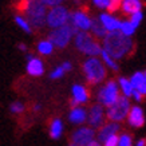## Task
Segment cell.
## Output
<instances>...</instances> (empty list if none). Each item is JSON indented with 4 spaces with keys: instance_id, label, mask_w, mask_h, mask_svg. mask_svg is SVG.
I'll use <instances>...</instances> for the list:
<instances>
[{
    "instance_id": "18",
    "label": "cell",
    "mask_w": 146,
    "mask_h": 146,
    "mask_svg": "<svg viewBox=\"0 0 146 146\" xmlns=\"http://www.w3.org/2000/svg\"><path fill=\"white\" fill-rule=\"evenodd\" d=\"M68 121L74 125H83L84 122H87V110L80 106L71 109L68 114Z\"/></svg>"
},
{
    "instance_id": "9",
    "label": "cell",
    "mask_w": 146,
    "mask_h": 146,
    "mask_svg": "<svg viewBox=\"0 0 146 146\" xmlns=\"http://www.w3.org/2000/svg\"><path fill=\"white\" fill-rule=\"evenodd\" d=\"M70 24L75 27L78 31L90 32L91 30V24H93V19L89 15L87 11L84 9H76L74 12H71V20Z\"/></svg>"
},
{
    "instance_id": "5",
    "label": "cell",
    "mask_w": 146,
    "mask_h": 146,
    "mask_svg": "<svg viewBox=\"0 0 146 146\" xmlns=\"http://www.w3.org/2000/svg\"><path fill=\"white\" fill-rule=\"evenodd\" d=\"M119 97H121L119 87H118L117 80L110 79L99 87V90L97 93V101H98L97 103H99V105H102L103 107L107 109L111 105H114Z\"/></svg>"
},
{
    "instance_id": "6",
    "label": "cell",
    "mask_w": 146,
    "mask_h": 146,
    "mask_svg": "<svg viewBox=\"0 0 146 146\" xmlns=\"http://www.w3.org/2000/svg\"><path fill=\"white\" fill-rule=\"evenodd\" d=\"M76 32H78V30L75 27H72L71 24H66L63 27L51 30L47 39L52 43L54 47H56V48H66L67 46L70 44L72 38L76 35Z\"/></svg>"
},
{
    "instance_id": "14",
    "label": "cell",
    "mask_w": 146,
    "mask_h": 146,
    "mask_svg": "<svg viewBox=\"0 0 146 146\" xmlns=\"http://www.w3.org/2000/svg\"><path fill=\"white\" fill-rule=\"evenodd\" d=\"M27 74L31 76H42L44 74V64L40 58L34 56L32 54L27 55Z\"/></svg>"
},
{
    "instance_id": "38",
    "label": "cell",
    "mask_w": 146,
    "mask_h": 146,
    "mask_svg": "<svg viewBox=\"0 0 146 146\" xmlns=\"http://www.w3.org/2000/svg\"><path fill=\"white\" fill-rule=\"evenodd\" d=\"M18 47H19V50H20V51H23V52H26V51H28V47H27V46L24 44V43H20V44H19Z\"/></svg>"
},
{
    "instance_id": "12",
    "label": "cell",
    "mask_w": 146,
    "mask_h": 146,
    "mask_svg": "<svg viewBox=\"0 0 146 146\" xmlns=\"http://www.w3.org/2000/svg\"><path fill=\"white\" fill-rule=\"evenodd\" d=\"M121 130V123H117V122H105V125L102 126V127L98 129L97 131V141L103 145L106 139L111 137V135H115V134H118V131Z\"/></svg>"
},
{
    "instance_id": "33",
    "label": "cell",
    "mask_w": 146,
    "mask_h": 146,
    "mask_svg": "<svg viewBox=\"0 0 146 146\" xmlns=\"http://www.w3.org/2000/svg\"><path fill=\"white\" fill-rule=\"evenodd\" d=\"M42 4L44 5V7H48V8H54V7H58V5H60L63 0H39Z\"/></svg>"
},
{
    "instance_id": "2",
    "label": "cell",
    "mask_w": 146,
    "mask_h": 146,
    "mask_svg": "<svg viewBox=\"0 0 146 146\" xmlns=\"http://www.w3.org/2000/svg\"><path fill=\"white\" fill-rule=\"evenodd\" d=\"M18 9L20 11V15L30 22L32 28H42L46 26V16L48 9L39 0H20Z\"/></svg>"
},
{
    "instance_id": "26",
    "label": "cell",
    "mask_w": 146,
    "mask_h": 146,
    "mask_svg": "<svg viewBox=\"0 0 146 146\" xmlns=\"http://www.w3.org/2000/svg\"><path fill=\"white\" fill-rule=\"evenodd\" d=\"M15 23H16L19 28H20V30H23L26 34H31V32H32L31 24H30V22H28V20H27L23 15H16V16H15Z\"/></svg>"
},
{
    "instance_id": "21",
    "label": "cell",
    "mask_w": 146,
    "mask_h": 146,
    "mask_svg": "<svg viewBox=\"0 0 146 146\" xmlns=\"http://www.w3.org/2000/svg\"><path fill=\"white\" fill-rule=\"evenodd\" d=\"M91 35L95 38V39H105V36L107 35V31L103 28V26L101 24V22L98 19H93V24H91Z\"/></svg>"
},
{
    "instance_id": "27",
    "label": "cell",
    "mask_w": 146,
    "mask_h": 146,
    "mask_svg": "<svg viewBox=\"0 0 146 146\" xmlns=\"http://www.w3.org/2000/svg\"><path fill=\"white\" fill-rule=\"evenodd\" d=\"M118 146H133V137L129 133H122L118 138Z\"/></svg>"
},
{
    "instance_id": "40",
    "label": "cell",
    "mask_w": 146,
    "mask_h": 146,
    "mask_svg": "<svg viewBox=\"0 0 146 146\" xmlns=\"http://www.w3.org/2000/svg\"><path fill=\"white\" fill-rule=\"evenodd\" d=\"M42 110V106H40V105H38V103H36L35 106H34V111H36V113H38V111H40Z\"/></svg>"
},
{
    "instance_id": "4",
    "label": "cell",
    "mask_w": 146,
    "mask_h": 146,
    "mask_svg": "<svg viewBox=\"0 0 146 146\" xmlns=\"http://www.w3.org/2000/svg\"><path fill=\"white\" fill-rule=\"evenodd\" d=\"M82 70L87 83L93 86H97L106 79V66L101 58H87L82 64Z\"/></svg>"
},
{
    "instance_id": "10",
    "label": "cell",
    "mask_w": 146,
    "mask_h": 146,
    "mask_svg": "<svg viewBox=\"0 0 146 146\" xmlns=\"http://www.w3.org/2000/svg\"><path fill=\"white\" fill-rule=\"evenodd\" d=\"M105 119H106V111H105V107L99 103L93 105L87 110V123L94 130L102 127L105 125Z\"/></svg>"
},
{
    "instance_id": "15",
    "label": "cell",
    "mask_w": 146,
    "mask_h": 146,
    "mask_svg": "<svg viewBox=\"0 0 146 146\" xmlns=\"http://www.w3.org/2000/svg\"><path fill=\"white\" fill-rule=\"evenodd\" d=\"M98 20L101 22V24L103 26V28L109 32H115L119 31V26H121V20L117 16H114L113 13L109 12H102L98 16Z\"/></svg>"
},
{
    "instance_id": "23",
    "label": "cell",
    "mask_w": 146,
    "mask_h": 146,
    "mask_svg": "<svg viewBox=\"0 0 146 146\" xmlns=\"http://www.w3.org/2000/svg\"><path fill=\"white\" fill-rule=\"evenodd\" d=\"M54 44L50 42L48 39H44V40H40L38 46H36V50H38V52L42 55V56H48L54 52Z\"/></svg>"
},
{
    "instance_id": "37",
    "label": "cell",
    "mask_w": 146,
    "mask_h": 146,
    "mask_svg": "<svg viewBox=\"0 0 146 146\" xmlns=\"http://www.w3.org/2000/svg\"><path fill=\"white\" fill-rule=\"evenodd\" d=\"M135 146H146V138H141V139H138Z\"/></svg>"
},
{
    "instance_id": "36",
    "label": "cell",
    "mask_w": 146,
    "mask_h": 146,
    "mask_svg": "<svg viewBox=\"0 0 146 146\" xmlns=\"http://www.w3.org/2000/svg\"><path fill=\"white\" fill-rule=\"evenodd\" d=\"M131 98H133V99L137 102V103H141V102L143 101V95H142V94H139L138 91H135V90H134L133 97H131Z\"/></svg>"
},
{
    "instance_id": "39",
    "label": "cell",
    "mask_w": 146,
    "mask_h": 146,
    "mask_svg": "<svg viewBox=\"0 0 146 146\" xmlns=\"http://www.w3.org/2000/svg\"><path fill=\"white\" fill-rule=\"evenodd\" d=\"M87 146H101V143H99L98 141H93V142H90Z\"/></svg>"
},
{
    "instance_id": "13",
    "label": "cell",
    "mask_w": 146,
    "mask_h": 146,
    "mask_svg": "<svg viewBox=\"0 0 146 146\" xmlns=\"http://www.w3.org/2000/svg\"><path fill=\"white\" fill-rule=\"evenodd\" d=\"M126 119H127L129 126H131V127H134V129L142 127V126L145 125V113L142 110V107L138 106V105L131 106Z\"/></svg>"
},
{
    "instance_id": "41",
    "label": "cell",
    "mask_w": 146,
    "mask_h": 146,
    "mask_svg": "<svg viewBox=\"0 0 146 146\" xmlns=\"http://www.w3.org/2000/svg\"><path fill=\"white\" fill-rule=\"evenodd\" d=\"M68 146H76V145H74V143H71V142H70V143H68Z\"/></svg>"
},
{
    "instance_id": "29",
    "label": "cell",
    "mask_w": 146,
    "mask_h": 146,
    "mask_svg": "<svg viewBox=\"0 0 146 146\" xmlns=\"http://www.w3.org/2000/svg\"><path fill=\"white\" fill-rule=\"evenodd\" d=\"M122 1L123 0H110V4H109V8H107V12L113 13L114 15L118 9H121V5H122Z\"/></svg>"
},
{
    "instance_id": "8",
    "label": "cell",
    "mask_w": 146,
    "mask_h": 146,
    "mask_svg": "<svg viewBox=\"0 0 146 146\" xmlns=\"http://www.w3.org/2000/svg\"><path fill=\"white\" fill-rule=\"evenodd\" d=\"M71 20V12L68 8L64 5H58L54 8H50L47 11V16H46V26H48L51 30L63 27L66 24H70Z\"/></svg>"
},
{
    "instance_id": "11",
    "label": "cell",
    "mask_w": 146,
    "mask_h": 146,
    "mask_svg": "<svg viewBox=\"0 0 146 146\" xmlns=\"http://www.w3.org/2000/svg\"><path fill=\"white\" fill-rule=\"evenodd\" d=\"M95 130L90 126H80L71 134V143L76 146H87L90 142L95 141Z\"/></svg>"
},
{
    "instance_id": "3",
    "label": "cell",
    "mask_w": 146,
    "mask_h": 146,
    "mask_svg": "<svg viewBox=\"0 0 146 146\" xmlns=\"http://www.w3.org/2000/svg\"><path fill=\"white\" fill-rule=\"evenodd\" d=\"M74 44L79 52L84 54L87 58H99L102 52V44L90 32L78 31L74 36Z\"/></svg>"
},
{
    "instance_id": "16",
    "label": "cell",
    "mask_w": 146,
    "mask_h": 146,
    "mask_svg": "<svg viewBox=\"0 0 146 146\" xmlns=\"http://www.w3.org/2000/svg\"><path fill=\"white\" fill-rule=\"evenodd\" d=\"M71 95H72L71 99H74L78 105L86 103L90 99V91L83 84H74L71 89Z\"/></svg>"
},
{
    "instance_id": "34",
    "label": "cell",
    "mask_w": 146,
    "mask_h": 146,
    "mask_svg": "<svg viewBox=\"0 0 146 146\" xmlns=\"http://www.w3.org/2000/svg\"><path fill=\"white\" fill-rule=\"evenodd\" d=\"M118 138H119V135H118V134L111 135L109 139H106V142L103 143V146H118Z\"/></svg>"
},
{
    "instance_id": "22",
    "label": "cell",
    "mask_w": 146,
    "mask_h": 146,
    "mask_svg": "<svg viewBox=\"0 0 146 146\" xmlns=\"http://www.w3.org/2000/svg\"><path fill=\"white\" fill-rule=\"evenodd\" d=\"M130 83H131V86H133L134 90H139L142 89L143 86L146 84V80H145V74L142 72V71H135L133 75L130 76Z\"/></svg>"
},
{
    "instance_id": "19",
    "label": "cell",
    "mask_w": 146,
    "mask_h": 146,
    "mask_svg": "<svg viewBox=\"0 0 146 146\" xmlns=\"http://www.w3.org/2000/svg\"><path fill=\"white\" fill-rule=\"evenodd\" d=\"M117 83H118V87H119V93H122L121 95H123V97L129 98V99L133 97L134 89H133V86H131V83H130V80H129L127 78L121 76V78H118Z\"/></svg>"
},
{
    "instance_id": "1",
    "label": "cell",
    "mask_w": 146,
    "mask_h": 146,
    "mask_svg": "<svg viewBox=\"0 0 146 146\" xmlns=\"http://www.w3.org/2000/svg\"><path fill=\"white\" fill-rule=\"evenodd\" d=\"M134 42L131 38L122 35L119 31L109 32L105 39L102 48L105 50L109 55L115 60H121L134 51Z\"/></svg>"
},
{
    "instance_id": "28",
    "label": "cell",
    "mask_w": 146,
    "mask_h": 146,
    "mask_svg": "<svg viewBox=\"0 0 146 146\" xmlns=\"http://www.w3.org/2000/svg\"><path fill=\"white\" fill-rule=\"evenodd\" d=\"M24 110H26L24 105H23L22 102H19V101L13 102V103L9 105V111H11L12 114H22Z\"/></svg>"
},
{
    "instance_id": "30",
    "label": "cell",
    "mask_w": 146,
    "mask_h": 146,
    "mask_svg": "<svg viewBox=\"0 0 146 146\" xmlns=\"http://www.w3.org/2000/svg\"><path fill=\"white\" fill-rule=\"evenodd\" d=\"M142 19H143V12H137V13H133V15L130 16V19H129V20H130V22L133 23L134 26L138 28V27H139V24L142 23Z\"/></svg>"
},
{
    "instance_id": "32",
    "label": "cell",
    "mask_w": 146,
    "mask_h": 146,
    "mask_svg": "<svg viewBox=\"0 0 146 146\" xmlns=\"http://www.w3.org/2000/svg\"><path fill=\"white\" fill-rule=\"evenodd\" d=\"M93 4L99 9H106L109 8V4H110V0H93Z\"/></svg>"
},
{
    "instance_id": "35",
    "label": "cell",
    "mask_w": 146,
    "mask_h": 146,
    "mask_svg": "<svg viewBox=\"0 0 146 146\" xmlns=\"http://www.w3.org/2000/svg\"><path fill=\"white\" fill-rule=\"evenodd\" d=\"M60 66H62V68L64 70V72H70V71L72 70V64H71V62H68V60L63 62Z\"/></svg>"
},
{
    "instance_id": "24",
    "label": "cell",
    "mask_w": 146,
    "mask_h": 146,
    "mask_svg": "<svg viewBox=\"0 0 146 146\" xmlns=\"http://www.w3.org/2000/svg\"><path fill=\"white\" fill-rule=\"evenodd\" d=\"M99 58H101V60L103 62V64L106 66V68H110L111 71H119V64H118V62H117L115 59H113L105 50H102L101 56Z\"/></svg>"
},
{
    "instance_id": "20",
    "label": "cell",
    "mask_w": 146,
    "mask_h": 146,
    "mask_svg": "<svg viewBox=\"0 0 146 146\" xmlns=\"http://www.w3.org/2000/svg\"><path fill=\"white\" fill-rule=\"evenodd\" d=\"M63 133V122L59 118L51 121L50 123V137L52 139H59Z\"/></svg>"
},
{
    "instance_id": "31",
    "label": "cell",
    "mask_w": 146,
    "mask_h": 146,
    "mask_svg": "<svg viewBox=\"0 0 146 146\" xmlns=\"http://www.w3.org/2000/svg\"><path fill=\"white\" fill-rule=\"evenodd\" d=\"M64 74H66V72H64V70L62 68V66H58V67H55L52 70V72L50 74V78H51V79H60Z\"/></svg>"
},
{
    "instance_id": "17",
    "label": "cell",
    "mask_w": 146,
    "mask_h": 146,
    "mask_svg": "<svg viewBox=\"0 0 146 146\" xmlns=\"http://www.w3.org/2000/svg\"><path fill=\"white\" fill-rule=\"evenodd\" d=\"M142 8H143V1L142 0H123L122 1V5H121V9L125 15H133V13L137 12H142Z\"/></svg>"
},
{
    "instance_id": "42",
    "label": "cell",
    "mask_w": 146,
    "mask_h": 146,
    "mask_svg": "<svg viewBox=\"0 0 146 146\" xmlns=\"http://www.w3.org/2000/svg\"><path fill=\"white\" fill-rule=\"evenodd\" d=\"M143 74H145V80H146V71H145V72H143Z\"/></svg>"
},
{
    "instance_id": "7",
    "label": "cell",
    "mask_w": 146,
    "mask_h": 146,
    "mask_svg": "<svg viewBox=\"0 0 146 146\" xmlns=\"http://www.w3.org/2000/svg\"><path fill=\"white\" fill-rule=\"evenodd\" d=\"M130 109H131L130 99L123 97V95H121L114 105H111L110 107L106 109V118L110 121V122L121 123L122 121H125L127 118Z\"/></svg>"
},
{
    "instance_id": "25",
    "label": "cell",
    "mask_w": 146,
    "mask_h": 146,
    "mask_svg": "<svg viewBox=\"0 0 146 146\" xmlns=\"http://www.w3.org/2000/svg\"><path fill=\"white\" fill-rule=\"evenodd\" d=\"M135 30H137V27L134 26L129 19H126V20H121L119 32L122 34V35L127 36V38H131V36L135 34Z\"/></svg>"
}]
</instances>
